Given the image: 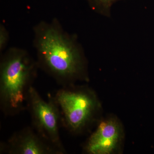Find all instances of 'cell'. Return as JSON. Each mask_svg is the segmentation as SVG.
I'll return each instance as SVG.
<instances>
[{"label":"cell","mask_w":154,"mask_h":154,"mask_svg":"<svg viewBox=\"0 0 154 154\" xmlns=\"http://www.w3.org/2000/svg\"><path fill=\"white\" fill-rule=\"evenodd\" d=\"M94 8L102 12H108L113 3L119 0H88Z\"/></svg>","instance_id":"7"},{"label":"cell","mask_w":154,"mask_h":154,"mask_svg":"<svg viewBox=\"0 0 154 154\" xmlns=\"http://www.w3.org/2000/svg\"><path fill=\"white\" fill-rule=\"evenodd\" d=\"M37 64L62 87L74 85L82 74L84 65L73 42L60 30L47 26L38 36Z\"/></svg>","instance_id":"1"},{"label":"cell","mask_w":154,"mask_h":154,"mask_svg":"<svg viewBox=\"0 0 154 154\" xmlns=\"http://www.w3.org/2000/svg\"><path fill=\"white\" fill-rule=\"evenodd\" d=\"M122 130L115 119L101 121L86 142L84 149L90 154H110L121 142Z\"/></svg>","instance_id":"6"},{"label":"cell","mask_w":154,"mask_h":154,"mask_svg":"<svg viewBox=\"0 0 154 154\" xmlns=\"http://www.w3.org/2000/svg\"><path fill=\"white\" fill-rule=\"evenodd\" d=\"M8 40V34L5 29L3 27L0 29V48L3 49Z\"/></svg>","instance_id":"8"},{"label":"cell","mask_w":154,"mask_h":154,"mask_svg":"<svg viewBox=\"0 0 154 154\" xmlns=\"http://www.w3.org/2000/svg\"><path fill=\"white\" fill-rule=\"evenodd\" d=\"M0 153L63 154L38 134L32 126L19 130L8 140L1 142Z\"/></svg>","instance_id":"5"},{"label":"cell","mask_w":154,"mask_h":154,"mask_svg":"<svg viewBox=\"0 0 154 154\" xmlns=\"http://www.w3.org/2000/svg\"><path fill=\"white\" fill-rule=\"evenodd\" d=\"M27 110L31 117V126L38 134L63 154L66 153L61 140L60 116L57 107L49 97L45 100L33 86L27 99Z\"/></svg>","instance_id":"4"},{"label":"cell","mask_w":154,"mask_h":154,"mask_svg":"<svg viewBox=\"0 0 154 154\" xmlns=\"http://www.w3.org/2000/svg\"><path fill=\"white\" fill-rule=\"evenodd\" d=\"M49 97L58 109L61 125L72 134L80 133L92 123L99 107L93 91L74 85L61 87Z\"/></svg>","instance_id":"3"},{"label":"cell","mask_w":154,"mask_h":154,"mask_svg":"<svg viewBox=\"0 0 154 154\" xmlns=\"http://www.w3.org/2000/svg\"><path fill=\"white\" fill-rule=\"evenodd\" d=\"M38 66L37 63L22 51L11 50L2 57L0 107L5 116H15L27 110L28 93Z\"/></svg>","instance_id":"2"}]
</instances>
